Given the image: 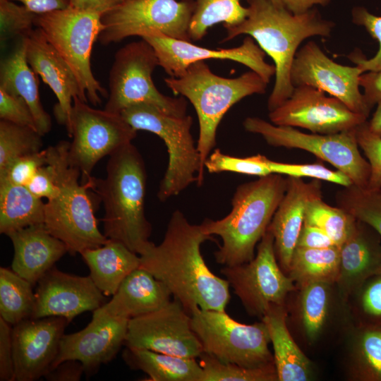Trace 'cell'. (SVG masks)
<instances>
[{"label":"cell","mask_w":381,"mask_h":381,"mask_svg":"<svg viewBox=\"0 0 381 381\" xmlns=\"http://www.w3.org/2000/svg\"><path fill=\"white\" fill-rule=\"evenodd\" d=\"M212 240L200 224H190L176 210L162 241L140 255V267L162 282L190 314L198 308L225 311L229 284L209 269L200 251L202 243Z\"/></svg>","instance_id":"6da1fadb"},{"label":"cell","mask_w":381,"mask_h":381,"mask_svg":"<svg viewBox=\"0 0 381 381\" xmlns=\"http://www.w3.org/2000/svg\"><path fill=\"white\" fill-rule=\"evenodd\" d=\"M248 14L235 25H223L226 30L225 42L241 35L251 37L269 55L275 67V81L267 101L271 111L292 94L291 81L292 64L303 41L314 36L328 37L334 24L323 18L315 9L294 14L272 0H246Z\"/></svg>","instance_id":"7a4b0ae2"},{"label":"cell","mask_w":381,"mask_h":381,"mask_svg":"<svg viewBox=\"0 0 381 381\" xmlns=\"http://www.w3.org/2000/svg\"><path fill=\"white\" fill-rule=\"evenodd\" d=\"M104 179L91 176L92 188L101 199L104 234L139 255L153 243L145 217L146 171L137 148L130 143L109 156Z\"/></svg>","instance_id":"3957f363"},{"label":"cell","mask_w":381,"mask_h":381,"mask_svg":"<svg viewBox=\"0 0 381 381\" xmlns=\"http://www.w3.org/2000/svg\"><path fill=\"white\" fill-rule=\"evenodd\" d=\"M286 186V177L277 174L241 184L226 217L217 220L205 219L200 224L205 234L222 239L214 253L217 263L234 266L254 258L255 248L266 233Z\"/></svg>","instance_id":"277c9868"},{"label":"cell","mask_w":381,"mask_h":381,"mask_svg":"<svg viewBox=\"0 0 381 381\" xmlns=\"http://www.w3.org/2000/svg\"><path fill=\"white\" fill-rule=\"evenodd\" d=\"M176 95L188 99L194 107L199 123L197 148L201 164L216 145L217 130L224 114L238 102L255 94H264L267 83L250 70L236 78L216 75L204 61L191 64L179 77L164 78Z\"/></svg>","instance_id":"5b68a950"},{"label":"cell","mask_w":381,"mask_h":381,"mask_svg":"<svg viewBox=\"0 0 381 381\" xmlns=\"http://www.w3.org/2000/svg\"><path fill=\"white\" fill-rule=\"evenodd\" d=\"M70 142L61 140L47 150V163L56 175L58 195L45 202L44 225L51 234L64 242L68 253L80 254L105 244L107 238L97 226L88 190L91 179L80 184L79 169L68 160Z\"/></svg>","instance_id":"8992f818"},{"label":"cell","mask_w":381,"mask_h":381,"mask_svg":"<svg viewBox=\"0 0 381 381\" xmlns=\"http://www.w3.org/2000/svg\"><path fill=\"white\" fill-rule=\"evenodd\" d=\"M120 114L137 131L152 133L166 145L169 161L157 193L161 201L177 195L194 182L202 186L204 169L190 132L192 116L168 114L145 103L130 106Z\"/></svg>","instance_id":"52a82bcc"},{"label":"cell","mask_w":381,"mask_h":381,"mask_svg":"<svg viewBox=\"0 0 381 381\" xmlns=\"http://www.w3.org/2000/svg\"><path fill=\"white\" fill-rule=\"evenodd\" d=\"M101 16L69 6L37 15L35 20V26L73 71L83 95L95 106L109 94L95 78L90 63L94 42L103 27Z\"/></svg>","instance_id":"ba28073f"},{"label":"cell","mask_w":381,"mask_h":381,"mask_svg":"<svg viewBox=\"0 0 381 381\" xmlns=\"http://www.w3.org/2000/svg\"><path fill=\"white\" fill-rule=\"evenodd\" d=\"M157 66L153 48L143 39L119 49L109 74V92L104 109L121 114L130 106L145 103L168 114L186 115L185 97L164 95L155 85L152 74Z\"/></svg>","instance_id":"9c48e42d"},{"label":"cell","mask_w":381,"mask_h":381,"mask_svg":"<svg viewBox=\"0 0 381 381\" xmlns=\"http://www.w3.org/2000/svg\"><path fill=\"white\" fill-rule=\"evenodd\" d=\"M243 125L246 131L261 135L271 146L309 152L346 174L353 185L368 187L370 166L360 152L355 128L333 134L306 133L259 117H247Z\"/></svg>","instance_id":"30bf717a"},{"label":"cell","mask_w":381,"mask_h":381,"mask_svg":"<svg viewBox=\"0 0 381 381\" xmlns=\"http://www.w3.org/2000/svg\"><path fill=\"white\" fill-rule=\"evenodd\" d=\"M191 327L203 352L227 363L256 368L274 361L265 323H240L225 311L196 309L190 313Z\"/></svg>","instance_id":"8fae6325"},{"label":"cell","mask_w":381,"mask_h":381,"mask_svg":"<svg viewBox=\"0 0 381 381\" xmlns=\"http://www.w3.org/2000/svg\"><path fill=\"white\" fill-rule=\"evenodd\" d=\"M194 0H125L101 16L102 30L97 40L108 45L132 36L159 32L192 41L189 28Z\"/></svg>","instance_id":"7c38bea8"},{"label":"cell","mask_w":381,"mask_h":381,"mask_svg":"<svg viewBox=\"0 0 381 381\" xmlns=\"http://www.w3.org/2000/svg\"><path fill=\"white\" fill-rule=\"evenodd\" d=\"M68 133L72 138L69 163L80 170L85 182L101 159L131 143L137 131L120 114L93 108L77 97Z\"/></svg>","instance_id":"4fadbf2b"},{"label":"cell","mask_w":381,"mask_h":381,"mask_svg":"<svg viewBox=\"0 0 381 381\" xmlns=\"http://www.w3.org/2000/svg\"><path fill=\"white\" fill-rule=\"evenodd\" d=\"M220 272L239 298L246 312L260 319L272 305H284L295 288L285 275L274 250V236L267 229L259 242L257 253L249 262L224 266Z\"/></svg>","instance_id":"5bb4252c"},{"label":"cell","mask_w":381,"mask_h":381,"mask_svg":"<svg viewBox=\"0 0 381 381\" xmlns=\"http://www.w3.org/2000/svg\"><path fill=\"white\" fill-rule=\"evenodd\" d=\"M124 345L193 358L203 351L191 327L190 314L176 298L157 311L130 319Z\"/></svg>","instance_id":"9a60e30c"},{"label":"cell","mask_w":381,"mask_h":381,"mask_svg":"<svg viewBox=\"0 0 381 381\" xmlns=\"http://www.w3.org/2000/svg\"><path fill=\"white\" fill-rule=\"evenodd\" d=\"M269 118L274 125L299 127L320 134L352 130L368 120L339 99L309 85L294 87L291 95L270 111Z\"/></svg>","instance_id":"2e32d148"},{"label":"cell","mask_w":381,"mask_h":381,"mask_svg":"<svg viewBox=\"0 0 381 381\" xmlns=\"http://www.w3.org/2000/svg\"><path fill=\"white\" fill-rule=\"evenodd\" d=\"M363 73L358 66H346L330 59L314 41L297 51L291 70L294 87L309 85L320 89L344 102L351 111L368 118L370 109L360 90Z\"/></svg>","instance_id":"e0dca14e"},{"label":"cell","mask_w":381,"mask_h":381,"mask_svg":"<svg viewBox=\"0 0 381 381\" xmlns=\"http://www.w3.org/2000/svg\"><path fill=\"white\" fill-rule=\"evenodd\" d=\"M154 49L159 66L170 76L178 78L193 63L207 59L230 60L240 63L260 75L268 84L275 74L274 65L265 61V53L248 36L236 47L214 49L195 45L191 41L169 37L159 32L141 37Z\"/></svg>","instance_id":"ac0fdd59"},{"label":"cell","mask_w":381,"mask_h":381,"mask_svg":"<svg viewBox=\"0 0 381 381\" xmlns=\"http://www.w3.org/2000/svg\"><path fill=\"white\" fill-rule=\"evenodd\" d=\"M128 320L110 316L101 308L95 310L84 329L63 335L49 370L66 360H76L87 375H92L101 365L111 361L124 344Z\"/></svg>","instance_id":"d6986e66"},{"label":"cell","mask_w":381,"mask_h":381,"mask_svg":"<svg viewBox=\"0 0 381 381\" xmlns=\"http://www.w3.org/2000/svg\"><path fill=\"white\" fill-rule=\"evenodd\" d=\"M68 321L63 317L28 318L12 327L15 381H35L49 370Z\"/></svg>","instance_id":"ffe728a7"},{"label":"cell","mask_w":381,"mask_h":381,"mask_svg":"<svg viewBox=\"0 0 381 381\" xmlns=\"http://www.w3.org/2000/svg\"><path fill=\"white\" fill-rule=\"evenodd\" d=\"M35 308L32 318L63 317L68 322L86 311H94L106 303V296L90 276L64 272L55 267L37 283Z\"/></svg>","instance_id":"44dd1931"},{"label":"cell","mask_w":381,"mask_h":381,"mask_svg":"<svg viewBox=\"0 0 381 381\" xmlns=\"http://www.w3.org/2000/svg\"><path fill=\"white\" fill-rule=\"evenodd\" d=\"M26 59L33 71L39 75L56 95L58 102L54 113L58 123L68 133L73 99L87 102L73 71L47 40L42 32L33 29L25 37Z\"/></svg>","instance_id":"7402d4cb"},{"label":"cell","mask_w":381,"mask_h":381,"mask_svg":"<svg viewBox=\"0 0 381 381\" xmlns=\"http://www.w3.org/2000/svg\"><path fill=\"white\" fill-rule=\"evenodd\" d=\"M287 186L268 229L274 236V250L281 268L289 271L293 253L303 224L306 208L313 199L322 198L320 180L309 182L286 176Z\"/></svg>","instance_id":"603a6c76"},{"label":"cell","mask_w":381,"mask_h":381,"mask_svg":"<svg viewBox=\"0 0 381 381\" xmlns=\"http://www.w3.org/2000/svg\"><path fill=\"white\" fill-rule=\"evenodd\" d=\"M339 249L337 282L343 295L359 291L368 279L381 272V236L368 224L356 219Z\"/></svg>","instance_id":"cb8c5ba5"},{"label":"cell","mask_w":381,"mask_h":381,"mask_svg":"<svg viewBox=\"0 0 381 381\" xmlns=\"http://www.w3.org/2000/svg\"><path fill=\"white\" fill-rule=\"evenodd\" d=\"M6 236L13 246L11 269L32 286L68 253L66 244L51 234L44 224L23 228Z\"/></svg>","instance_id":"d4e9b609"},{"label":"cell","mask_w":381,"mask_h":381,"mask_svg":"<svg viewBox=\"0 0 381 381\" xmlns=\"http://www.w3.org/2000/svg\"><path fill=\"white\" fill-rule=\"evenodd\" d=\"M170 290L146 270L128 274L101 309L110 316L132 319L157 311L171 300Z\"/></svg>","instance_id":"484cf974"},{"label":"cell","mask_w":381,"mask_h":381,"mask_svg":"<svg viewBox=\"0 0 381 381\" xmlns=\"http://www.w3.org/2000/svg\"><path fill=\"white\" fill-rule=\"evenodd\" d=\"M0 89L25 100L42 135L50 131L51 116L40 101L37 74L27 61L25 37H20L13 50L1 61Z\"/></svg>","instance_id":"4316f807"},{"label":"cell","mask_w":381,"mask_h":381,"mask_svg":"<svg viewBox=\"0 0 381 381\" xmlns=\"http://www.w3.org/2000/svg\"><path fill=\"white\" fill-rule=\"evenodd\" d=\"M90 270V277L106 296H113L122 282L140 267V255L122 243L109 239L97 248L80 253Z\"/></svg>","instance_id":"83f0119b"},{"label":"cell","mask_w":381,"mask_h":381,"mask_svg":"<svg viewBox=\"0 0 381 381\" xmlns=\"http://www.w3.org/2000/svg\"><path fill=\"white\" fill-rule=\"evenodd\" d=\"M267 328L279 381H306L311 373L310 363L294 341L286 325L284 305H272L262 318Z\"/></svg>","instance_id":"f1b7e54d"},{"label":"cell","mask_w":381,"mask_h":381,"mask_svg":"<svg viewBox=\"0 0 381 381\" xmlns=\"http://www.w3.org/2000/svg\"><path fill=\"white\" fill-rule=\"evenodd\" d=\"M124 362L146 373L151 381H202L203 371L196 358H184L147 349L126 347Z\"/></svg>","instance_id":"f546056e"},{"label":"cell","mask_w":381,"mask_h":381,"mask_svg":"<svg viewBox=\"0 0 381 381\" xmlns=\"http://www.w3.org/2000/svg\"><path fill=\"white\" fill-rule=\"evenodd\" d=\"M44 206L26 186L0 182V233L44 224Z\"/></svg>","instance_id":"4dcf8cb0"},{"label":"cell","mask_w":381,"mask_h":381,"mask_svg":"<svg viewBox=\"0 0 381 381\" xmlns=\"http://www.w3.org/2000/svg\"><path fill=\"white\" fill-rule=\"evenodd\" d=\"M340 270V249L296 247L288 271L289 276L301 288L312 282L331 284L338 280Z\"/></svg>","instance_id":"1f68e13d"},{"label":"cell","mask_w":381,"mask_h":381,"mask_svg":"<svg viewBox=\"0 0 381 381\" xmlns=\"http://www.w3.org/2000/svg\"><path fill=\"white\" fill-rule=\"evenodd\" d=\"M32 285L12 269L0 267V318L11 325L32 318L35 308Z\"/></svg>","instance_id":"d6a6232c"},{"label":"cell","mask_w":381,"mask_h":381,"mask_svg":"<svg viewBox=\"0 0 381 381\" xmlns=\"http://www.w3.org/2000/svg\"><path fill=\"white\" fill-rule=\"evenodd\" d=\"M272 1L277 5L284 6L283 0ZM194 2L195 8L189 28L191 40L202 39L208 29L217 23L237 25L248 14V7L242 6L241 0H194Z\"/></svg>","instance_id":"836d02e7"},{"label":"cell","mask_w":381,"mask_h":381,"mask_svg":"<svg viewBox=\"0 0 381 381\" xmlns=\"http://www.w3.org/2000/svg\"><path fill=\"white\" fill-rule=\"evenodd\" d=\"M356 219L344 209L332 207L322 198H318L308 204L303 223L320 229L340 247L351 232Z\"/></svg>","instance_id":"e575fe53"},{"label":"cell","mask_w":381,"mask_h":381,"mask_svg":"<svg viewBox=\"0 0 381 381\" xmlns=\"http://www.w3.org/2000/svg\"><path fill=\"white\" fill-rule=\"evenodd\" d=\"M202 368V381H275L278 380L274 363L256 368L222 361L203 352L198 357Z\"/></svg>","instance_id":"d590c367"},{"label":"cell","mask_w":381,"mask_h":381,"mask_svg":"<svg viewBox=\"0 0 381 381\" xmlns=\"http://www.w3.org/2000/svg\"><path fill=\"white\" fill-rule=\"evenodd\" d=\"M42 136L36 130L0 121V172L14 159L42 150Z\"/></svg>","instance_id":"8d00e7d4"},{"label":"cell","mask_w":381,"mask_h":381,"mask_svg":"<svg viewBox=\"0 0 381 381\" xmlns=\"http://www.w3.org/2000/svg\"><path fill=\"white\" fill-rule=\"evenodd\" d=\"M336 200L338 207L370 225L381 236V189L373 190L352 184L339 190Z\"/></svg>","instance_id":"74e56055"},{"label":"cell","mask_w":381,"mask_h":381,"mask_svg":"<svg viewBox=\"0 0 381 381\" xmlns=\"http://www.w3.org/2000/svg\"><path fill=\"white\" fill-rule=\"evenodd\" d=\"M329 285L316 282L301 287V319L310 341L316 339L324 325L329 306Z\"/></svg>","instance_id":"f35d334b"},{"label":"cell","mask_w":381,"mask_h":381,"mask_svg":"<svg viewBox=\"0 0 381 381\" xmlns=\"http://www.w3.org/2000/svg\"><path fill=\"white\" fill-rule=\"evenodd\" d=\"M357 337L355 358L356 377L381 381V327L365 324Z\"/></svg>","instance_id":"ab89813d"},{"label":"cell","mask_w":381,"mask_h":381,"mask_svg":"<svg viewBox=\"0 0 381 381\" xmlns=\"http://www.w3.org/2000/svg\"><path fill=\"white\" fill-rule=\"evenodd\" d=\"M205 168L210 173L224 171L241 174L265 176L272 174L270 167V159L265 155H256L246 157H238L226 155L216 149L205 163Z\"/></svg>","instance_id":"60d3db41"},{"label":"cell","mask_w":381,"mask_h":381,"mask_svg":"<svg viewBox=\"0 0 381 381\" xmlns=\"http://www.w3.org/2000/svg\"><path fill=\"white\" fill-rule=\"evenodd\" d=\"M37 14L11 0H0L1 42L15 37H25L35 26Z\"/></svg>","instance_id":"b9f144b4"},{"label":"cell","mask_w":381,"mask_h":381,"mask_svg":"<svg viewBox=\"0 0 381 381\" xmlns=\"http://www.w3.org/2000/svg\"><path fill=\"white\" fill-rule=\"evenodd\" d=\"M354 24L365 28L366 32L377 41L379 47L375 54L369 59L354 51L349 54V59L363 73L377 72L381 70V16L371 13L363 6H356L351 11Z\"/></svg>","instance_id":"7bdbcfd3"},{"label":"cell","mask_w":381,"mask_h":381,"mask_svg":"<svg viewBox=\"0 0 381 381\" xmlns=\"http://www.w3.org/2000/svg\"><path fill=\"white\" fill-rule=\"evenodd\" d=\"M270 167L272 174L299 178L308 177L336 183L343 187L353 184L346 174L338 170H331L321 164H291L270 159Z\"/></svg>","instance_id":"ee69618b"},{"label":"cell","mask_w":381,"mask_h":381,"mask_svg":"<svg viewBox=\"0 0 381 381\" xmlns=\"http://www.w3.org/2000/svg\"><path fill=\"white\" fill-rule=\"evenodd\" d=\"M356 140L370 166V176L366 188L381 189V136L368 128V120L355 128Z\"/></svg>","instance_id":"f6af8a7d"},{"label":"cell","mask_w":381,"mask_h":381,"mask_svg":"<svg viewBox=\"0 0 381 381\" xmlns=\"http://www.w3.org/2000/svg\"><path fill=\"white\" fill-rule=\"evenodd\" d=\"M47 164L46 149L18 157L0 172V182L26 186L37 171Z\"/></svg>","instance_id":"bcb514c9"},{"label":"cell","mask_w":381,"mask_h":381,"mask_svg":"<svg viewBox=\"0 0 381 381\" xmlns=\"http://www.w3.org/2000/svg\"><path fill=\"white\" fill-rule=\"evenodd\" d=\"M358 292L365 324L381 327V272L368 279Z\"/></svg>","instance_id":"7dc6e473"},{"label":"cell","mask_w":381,"mask_h":381,"mask_svg":"<svg viewBox=\"0 0 381 381\" xmlns=\"http://www.w3.org/2000/svg\"><path fill=\"white\" fill-rule=\"evenodd\" d=\"M0 119L37 131L36 123L25 100L0 89Z\"/></svg>","instance_id":"c3c4849f"},{"label":"cell","mask_w":381,"mask_h":381,"mask_svg":"<svg viewBox=\"0 0 381 381\" xmlns=\"http://www.w3.org/2000/svg\"><path fill=\"white\" fill-rule=\"evenodd\" d=\"M28 189L39 198L47 200L55 198L59 193L56 184V175L52 164L41 167L27 184Z\"/></svg>","instance_id":"681fc988"},{"label":"cell","mask_w":381,"mask_h":381,"mask_svg":"<svg viewBox=\"0 0 381 381\" xmlns=\"http://www.w3.org/2000/svg\"><path fill=\"white\" fill-rule=\"evenodd\" d=\"M0 380L15 381L12 327L0 318Z\"/></svg>","instance_id":"f907efd6"},{"label":"cell","mask_w":381,"mask_h":381,"mask_svg":"<svg viewBox=\"0 0 381 381\" xmlns=\"http://www.w3.org/2000/svg\"><path fill=\"white\" fill-rule=\"evenodd\" d=\"M334 246H337L325 232L316 226L303 223L296 247L327 248Z\"/></svg>","instance_id":"816d5d0a"},{"label":"cell","mask_w":381,"mask_h":381,"mask_svg":"<svg viewBox=\"0 0 381 381\" xmlns=\"http://www.w3.org/2000/svg\"><path fill=\"white\" fill-rule=\"evenodd\" d=\"M360 85L365 104L371 110L381 102V70L363 73L360 78Z\"/></svg>","instance_id":"f5cc1de1"},{"label":"cell","mask_w":381,"mask_h":381,"mask_svg":"<svg viewBox=\"0 0 381 381\" xmlns=\"http://www.w3.org/2000/svg\"><path fill=\"white\" fill-rule=\"evenodd\" d=\"M85 373L83 364L76 360H66L49 370L44 377L49 381H78Z\"/></svg>","instance_id":"db71d44e"},{"label":"cell","mask_w":381,"mask_h":381,"mask_svg":"<svg viewBox=\"0 0 381 381\" xmlns=\"http://www.w3.org/2000/svg\"><path fill=\"white\" fill-rule=\"evenodd\" d=\"M125 0H69V6L102 15Z\"/></svg>","instance_id":"11a10c76"},{"label":"cell","mask_w":381,"mask_h":381,"mask_svg":"<svg viewBox=\"0 0 381 381\" xmlns=\"http://www.w3.org/2000/svg\"><path fill=\"white\" fill-rule=\"evenodd\" d=\"M28 10L40 15L69 7V0H16Z\"/></svg>","instance_id":"9f6ffc18"},{"label":"cell","mask_w":381,"mask_h":381,"mask_svg":"<svg viewBox=\"0 0 381 381\" xmlns=\"http://www.w3.org/2000/svg\"><path fill=\"white\" fill-rule=\"evenodd\" d=\"M330 0H283L286 9L294 14L305 13L315 5L326 6Z\"/></svg>","instance_id":"6f0895ef"},{"label":"cell","mask_w":381,"mask_h":381,"mask_svg":"<svg viewBox=\"0 0 381 381\" xmlns=\"http://www.w3.org/2000/svg\"><path fill=\"white\" fill-rule=\"evenodd\" d=\"M368 126L373 133L381 136V102L377 104L372 118L368 121Z\"/></svg>","instance_id":"680465c9"}]
</instances>
